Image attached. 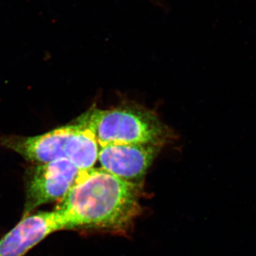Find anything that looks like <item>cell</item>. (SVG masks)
Listing matches in <instances>:
<instances>
[{
	"label": "cell",
	"mask_w": 256,
	"mask_h": 256,
	"mask_svg": "<svg viewBox=\"0 0 256 256\" xmlns=\"http://www.w3.org/2000/svg\"><path fill=\"white\" fill-rule=\"evenodd\" d=\"M66 229L60 210L37 212L24 216L0 239V256H23L50 234Z\"/></svg>",
	"instance_id": "4"
},
{
	"label": "cell",
	"mask_w": 256,
	"mask_h": 256,
	"mask_svg": "<svg viewBox=\"0 0 256 256\" xmlns=\"http://www.w3.org/2000/svg\"><path fill=\"white\" fill-rule=\"evenodd\" d=\"M28 171L24 216L45 204L63 200L80 172L66 158L36 164Z\"/></svg>",
	"instance_id": "3"
},
{
	"label": "cell",
	"mask_w": 256,
	"mask_h": 256,
	"mask_svg": "<svg viewBox=\"0 0 256 256\" xmlns=\"http://www.w3.org/2000/svg\"><path fill=\"white\" fill-rule=\"evenodd\" d=\"M76 122L92 133L100 146L156 144L163 133L154 116L131 109H90Z\"/></svg>",
	"instance_id": "2"
},
{
	"label": "cell",
	"mask_w": 256,
	"mask_h": 256,
	"mask_svg": "<svg viewBox=\"0 0 256 256\" xmlns=\"http://www.w3.org/2000/svg\"><path fill=\"white\" fill-rule=\"evenodd\" d=\"M158 153L156 144H109L100 146V168L134 184L146 174Z\"/></svg>",
	"instance_id": "5"
},
{
	"label": "cell",
	"mask_w": 256,
	"mask_h": 256,
	"mask_svg": "<svg viewBox=\"0 0 256 256\" xmlns=\"http://www.w3.org/2000/svg\"><path fill=\"white\" fill-rule=\"evenodd\" d=\"M74 130L66 148L65 156L80 171L92 169L98 159V143L94 136L74 122Z\"/></svg>",
	"instance_id": "7"
},
{
	"label": "cell",
	"mask_w": 256,
	"mask_h": 256,
	"mask_svg": "<svg viewBox=\"0 0 256 256\" xmlns=\"http://www.w3.org/2000/svg\"><path fill=\"white\" fill-rule=\"evenodd\" d=\"M74 129L72 124L33 137H0V148L11 150L36 164H44L66 158V148Z\"/></svg>",
	"instance_id": "6"
},
{
	"label": "cell",
	"mask_w": 256,
	"mask_h": 256,
	"mask_svg": "<svg viewBox=\"0 0 256 256\" xmlns=\"http://www.w3.org/2000/svg\"><path fill=\"white\" fill-rule=\"evenodd\" d=\"M56 210L66 228H122L139 212L137 186L102 168L80 171Z\"/></svg>",
	"instance_id": "1"
}]
</instances>
